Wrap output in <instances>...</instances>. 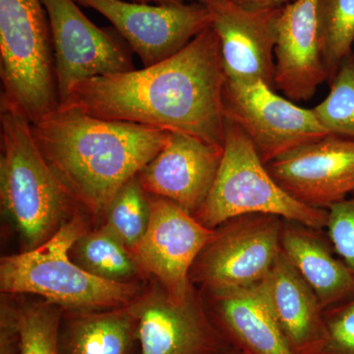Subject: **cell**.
<instances>
[{
	"label": "cell",
	"instance_id": "obj_15",
	"mask_svg": "<svg viewBox=\"0 0 354 354\" xmlns=\"http://www.w3.org/2000/svg\"><path fill=\"white\" fill-rule=\"evenodd\" d=\"M223 148L171 133L162 150L138 174L147 194L165 198L197 213L215 183Z\"/></svg>",
	"mask_w": 354,
	"mask_h": 354
},
{
	"label": "cell",
	"instance_id": "obj_14",
	"mask_svg": "<svg viewBox=\"0 0 354 354\" xmlns=\"http://www.w3.org/2000/svg\"><path fill=\"white\" fill-rule=\"evenodd\" d=\"M208 8L227 81L274 87V46L281 9L252 10L234 0H196Z\"/></svg>",
	"mask_w": 354,
	"mask_h": 354
},
{
	"label": "cell",
	"instance_id": "obj_27",
	"mask_svg": "<svg viewBox=\"0 0 354 354\" xmlns=\"http://www.w3.org/2000/svg\"><path fill=\"white\" fill-rule=\"evenodd\" d=\"M328 211L327 235L335 252L354 274V194Z\"/></svg>",
	"mask_w": 354,
	"mask_h": 354
},
{
	"label": "cell",
	"instance_id": "obj_23",
	"mask_svg": "<svg viewBox=\"0 0 354 354\" xmlns=\"http://www.w3.org/2000/svg\"><path fill=\"white\" fill-rule=\"evenodd\" d=\"M150 218L149 195L136 176L113 198L104 225L133 252L146 234Z\"/></svg>",
	"mask_w": 354,
	"mask_h": 354
},
{
	"label": "cell",
	"instance_id": "obj_26",
	"mask_svg": "<svg viewBox=\"0 0 354 354\" xmlns=\"http://www.w3.org/2000/svg\"><path fill=\"white\" fill-rule=\"evenodd\" d=\"M326 339L317 354H354V297L324 310Z\"/></svg>",
	"mask_w": 354,
	"mask_h": 354
},
{
	"label": "cell",
	"instance_id": "obj_1",
	"mask_svg": "<svg viewBox=\"0 0 354 354\" xmlns=\"http://www.w3.org/2000/svg\"><path fill=\"white\" fill-rule=\"evenodd\" d=\"M225 82L220 41L209 26L157 64L77 84L60 106L190 135L223 148Z\"/></svg>",
	"mask_w": 354,
	"mask_h": 354
},
{
	"label": "cell",
	"instance_id": "obj_30",
	"mask_svg": "<svg viewBox=\"0 0 354 354\" xmlns=\"http://www.w3.org/2000/svg\"><path fill=\"white\" fill-rule=\"evenodd\" d=\"M135 2H142V3L162 4V6H178L184 3L183 0H131Z\"/></svg>",
	"mask_w": 354,
	"mask_h": 354
},
{
	"label": "cell",
	"instance_id": "obj_12",
	"mask_svg": "<svg viewBox=\"0 0 354 354\" xmlns=\"http://www.w3.org/2000/svg\"><path fill=\"white\" fill-rule=\"evenodd\" d=\"M148 230L133 251L143 276L153 277L174 301L187 299L193 285L190 271L215 230L165 198L149 195Z\"/></svg>",
	"mask_w": 354,
	"mask_h": 354
},
{
	"label": "cell",
	"instance_id": "obj_10",
	"mask_svg": "<svg viewBox=\"0 0 354 354\" xmlns=\"http://www.w3.org/2000/svg\"><path fill=\"white\" fill-rule=\"evenodd\" d=\"M113 24L144 67L176 55L212 26L208 8L199 1L178 6L125 0H75Z\"/></svg>",
	"mask_w": 354,
	"mask_h": 354
},
{
	"label": "cell",
	"instance_id": "obj_3",
	"mask_svg": "<svg viewBox=\"0 0 354 354\" xmlns=\"http://www.w3.org/2000/svg\"><path fill=\"white\" fill-rule=\"evenodd\" d=\"M0 137L2 209L17 228L24 251L32 250L75 216L79 208L44 160L29 121L1 106Z\"/></svg>",
	"mask_w": 354,
	"mask_h": 354
},
{
	"label": "cell",
	"instance_id": "obj_16",
	"mask_svg": "<svg viewBox=\"0 0 354 354\" xmlns=\"http://www.w3.org/2000/svg\"><path fill=\"white\" fill-rule=\"evenodd\" d=\"M318 0H295L281 9L274 46V87L293 102L308 101L328 81L317 24Z\"/></svg>",
	"mask_w": 354,
	"mask_h": 354
},
{
	"label": "cell",
	"instance_id": "obj_8",
	"mask_svg": "<svg viewBox=\"0 0 354 354\" xmlns=\"http://www.w3.org/2000/svg\"><path fill=\"white\" fill-rule=\"evenodd\" d=\"M223 113L245 133L265 165L329 135L312 109L283 99L262 81H227Z\"/></svg>",
	"mask_w": 354,
	"mask_h": 354
},
{
	"label": "cell",
	"instance_id": "obj_4",
	"mask_svg": "<svg viewBox=\"0 0 354 354\" xmlns=\"http://www.w3.org/2000/svg\"><path fill=\"white\" fill-rule=\"evenodd\" d=\"M82 216L64 223L48 241L0 262L3 293H29L64 310H104L131 304L143 290L138 283L97 278L70 258V249L87 232Z\"/></svg>",
	"mask_w": 354,
	"mask_h": 354
},
{
	"label": "cell",
	"instance_id": "obj_7",
	"mask_svg": "<svg viewBox=\"0 0 354 354\" xmlns=\"http://www.w3.org/2000/svg\"><path fill=\"white\" fill-rule=\"evenodd\" d=\"M283 221L276 215L250 214L221 223L191 268V283L212 290L264 281L281 253Z\"/></svg>",
	"mask_w": 354,
	"mask_h": 354
},
{
	"label": "cell",
	"instance_id": "obj_21",
	"mask_svg": "<svg viewBox=\"0 0 354 354\" xmlns=\"http://www.w3.org/2000/svg\"><path fill=\"white\" fill-rule=\"evenodd\" d=\"M69 255L85 271L106 281L137 283L143 276L131 251L104 225L79 237Z\"/></svg>",
	"mask_w": 354,
	"mask_h": 354
},
{
	"label": "cell",
	"instance_id": "obj_17",
	"mask_svg": "<svg viewBox=\"0 0 354 354\" xmlns=\"http://www.w3.org/2000/svg\"><path fill=\"white\" fill-rule=\"evenodd\" d=\"M200 291L212 321L232 348L245 354H295L261 283Z\"/></svg>",
	"mask_w": 354,
	"mask_h": 354
},
{
	"label": "cell",
	"instance_id": "obj_6",
	"mask_svg": "<svg viewBox=\"0 0 354 354\" xmlns=\"http://www.w3.org/2000/svg\"><path fill=\"white\" fill-rule=\"evenodd\" d=\"M270 214L325 230L327 209L311 208L293 199L272 178L251 140L225 120V144L220 169L206 201L194 216L215 230L235 216Z\"/></svg>",
	"mask_w": 354,
	"mask_h": 354
},
{
	"label": "cell",
	"instance_id": "obj_19",
	"mask_svg": "<svg viewBox=\"0 0 354 354\" xmlns=\"http://www.w3.org/2000/svg\"><path fill=\"white\" fill-rule=\"evenodd\" d=\"M281 252L315 291L324 310L354 297V274L323 230L283 221Z\"/></svg>",
	"mask_w": 354,
	"mask_h": 354
},
{
	"label": "cell",
	"instance_id": "obj_11",
	"mask_svg": "<svg viewBox=\"0 0 354 354\" xmlns=\"http://www.w3.org/2000/svg\"><path fill=\"white\" fill-rule=\"evenodd\" d=\"M131 306L138 320L140 354H223L232 348L194 285L187 299L178 302L155 281Z\"/></svg>",
	"mask_w": 354,
	"mask_h": 354
},
{
	"label": "cell",
	"instance_id": "obj_28",
	"mask_svg": "<svg viewBox=\"0 0 354 354\" xmlns=\"http://www.w3.org/2000/svg\"><path fill=\"white\" fill-rule=\"evenodd\" d=\"M19 334L14 304L2 299L0 308V354H18Z\"/></svg>",
	"mask_w": 354,
	"mask_h": 354
},
{
	"label": "cell",
	"instance_id": "obj_22",
	"mask_svg": "<svg viewBox=\"0 0 354 354\" xmlns=\"http://www.w3.org/2000/svg\"><path fill=\"white\" fill-rule=\"evenodd\" d=\"M317 24L330 82L354 43V0H318Z\"/></svg>",
	"mask_w": 354,
	"mask_h": 354
},
{
	"label": "cell",
	"instance_id": "obj_32",
	"mask_svg": "<svg viewBox=\"0 0 354 354\" xmlns=\"http://www.w3.org/2000/svg\"><path fill=\"white\" fill-rule=\"evenodd\" d=\"M194 1H196V0H194Z\"/></svg>",
	"mask_w": 354,
	"mask_h": 354
},
{
	"label": "cell",
	"instance_id": "obj_25",
	"mask_svg": "<svg viewBox=\"0 0 354 354\" xmlns=\"http://www.w3.org/2000/svg\"><path fill=\"white\" fill-rule=\"evenodd\" d=\"M329 84V95L312 111L329 134L354 139L353 51L342 60Z\"/></svg>",
	"mask_w": 354,
	"mask_h": 354
},
{
	"label": "cell",
	"instance_id": "obj_2",
	"mask_svg": "<svg viewBox=\"0 0 354 354\" xmlns=\"http://www.w3.org/2000/svg\"><path fill=\"white\" fill-rule=\"evenodd\" d=\"M51 171L78 208L104 218L118 191L158 155L171 133L62 108L31 124Z\"/></svg>",
	"mask_w": 354,
	"mask_h": 354
},
{
	"label": "cell",
	"instance_id": "obj_5",
	"mask_svg": "<svg viewBox=\"0 0 354 354\" xmlns=\"http://www.w3.org/2000/svg\"><path fill=\"white\" fill-rule=\"evenodd\" d=\"M1 106L31 124L59 108L55 53L41 0H0Z\"/></svg>",
	"mask_w": 354,
	"mask_h": 354
},
{
	"label": "cell",
	"instance_id": "obj_18",
	"mask_svg": "<svg viewBox=\"0 0 354 354\" xmlns=\"http://www.w3.org/2000/svg\"><path fill=\"white\" fill-rule=\"evenodd\" d=\"M268 304L295 354H317L326 339L324 308L285 254L261 281Z\"/></svg>",
	"mask_w": 354,
	"mask_h": 354
},
{
	"label": "cell",
	"instance_id": "obj_29",
	"mask_svg": "<svg viewBox=\"0 0 354 354\" xmlns=\"http://www.w3.org/2000/svg\"><path fill=\"white\" fill-rule=\"evenodd\" d=\"M237 4L252 10L281 9L295 0H234Z\"/></svg>",
	"mask_w": 354,
	"mask_h": 354
},
{
	"label": "cell",
	"instance_id": "obj_24",
	"mask_svg": "<svg viewBox=\"0 0 354 354\" xmlns=\"http://www.w3.org/2000/svg\"><path fill=\"white\" fill-rule=\"evenodd\" d=\"M14 307L19 334L18 354H58V329L64 309L46 301Z\"/></svg>",
	"mask_w": 354,
	"mask_h": 354
},
{
	"label": "cell",
	"instance_id": "obj_13",
	"mask_svg": "<svg viewBox=\"0 0 354 354\" xmlns=\"http://www.w3.org/2000/svg\"><path fill=\"white\" fill-rule=\"evenodd\" d=\"M293 199L328 209L354 194V139L329 134L266 164Z\"/></svg>",
	"mask_w": 354,
	"mask_h": 354
},
{
	"label": "cell",
	"instance_id": "obj_31",
	"mask_svg": "<svg viewBox=\"0 0 354 354\" xmlns=\"http://www.w3.org/2000/svg\"><path fill=\"white\" fill-rule=\"evenodd\" d=\"M223 354H245L242 353V351H239V349L230 348H228L227 351H225Z\"/></svg>",
	"mask_w": 354,
	"mask_h": 354
},
{
	"label": "cell",
	"instance_id": "obj_9",
	"mask_svg": "<svg viewBox=\"0 0 354 354\" xmlns=\"http://www.w3.org/2000/svg\"><path fill=\"white\" fill-rule=\"evenodd\" d=\"M41 1L50 21L60 104L77 84L134 70L124 44L88 20L75 0Z\"/></svg>",
	"mask_w": 354,
	"mask_h": 354
},
{
	"label": "cell",
	"instance_id": "obj_20",
	"mask_svg": "<svg viewBox=\"0 0 354 354\" xmlns=\"http://www.w3.org/2000/svg\"><path fill=\"white\" fill-rule=\"evenodd\" d=\"M131 304L111 309L64 310L58 354L140 353L138 320Z\"/></svg>",
	"mask_w": 354,
	"mask_h": 354
}]
</instances>
